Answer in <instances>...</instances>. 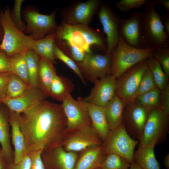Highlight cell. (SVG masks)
I'll list each match as a JSON object with an SVG mask.
<instances>
[{
	"label": "cell",
	"mask_w": 169,
	"mask_h": 169,
	"mask_svg": "<svg viewBox=\"0 0 169 169\" xmlns=\"http://www.w3.org/2000/svg\"><path fill=\"white\" fill-rule=\"evenodd\" d=\"M153 52L151 49L133 48L119 36L111 57V74L117 78L136 64L152 57Z\"/></svg>",
	"instance_id": "cell-5"
},
{
	"label": "cell",
	"mask_w": 169,
	"mask_h": 169,
	"mask_svg": "<svg viewBox=\"0 0 169 169\" xmlns=\"http://www.w3.org/2000/svg\"><path fill=\"white\" fill-rule=\"evenodd\" d=\"M80 98L87 108L92 126L104 142L110 129L103 107L84 101Z\"/></svg>",
	"instance_id": "cell-23"
},
{
	"label": "cell",
	"mask_w": 169,
	"mask_h": 169,
	"mask_svg": "<svg viewBox=\"0 0 169 169\" xmlns=\"http://www.w3.org/2000/svg\"><path fill=\"white\" fill-rule=\"evenodd\" d=\"M131 164L120 156L110 153L105 155L100 167L101 169H128Z\"/></svg>",
	"instance_id": "cell-33"
},
{
	"label": "cell",
	"mask_w": 169,
	"mask_h": 169,
	"mask_svg": "<svg viewBox=\"0 0 169 169\" xmlns=\"http://www.w3.org/2000/svg\"><path fill=\"white\" fill-rule=\"evenodd\" d=\"M142 13L134 11L126 19H121L118 26L120 36L129 46L137 49H146L141 24Z\"/></svg>",
	"instance_id": "cell-12"
},
{
	"label": "cell",
	"mask_w": 169,
	"mask_h": 169,
	"mask_svg": "<svg viewBox=\"0 0 169 169\" xmlns=\"http://www.w3.org/2000/svg\"><path fill=\"white\" fill-rule=\"evenodd\" d=\"M80 152L74 169H95L100 167L105 155L102 145L88 148Z\"/></svg>",
	"instance_id": "cell-22"
},
{
	"label": "cell",
	"mask_w": 169,
	"mask_h": 169,
	"mask_svg": "<svg viewBox=\"0 0 169 169\" xmlns=\"http://www.w3.org/2000/svg\"><path fill=\"white\" fill-rule=\"evenodd\" d=\"M79 155L78 152L65 151L62 146L41 153L46 169H74Z\"/></svg>",
	"instance_id": "cell-18"
},
{
	"label": "cell",
	"mask_w": 169,
	"mask_h": 169,
	"mask_svg": "<svg viewBox=\"0 0 169 169\" xmlns=\"http://www.w3.org/2000/svg\"><path fill=\"white\" fill-rule=\"evenodd\" d=\"M163 163L166 169H169V154L168 153L164 157Z\"/></svg>",
	"instance_id": "cell-49"
},
{
	"label": "cell",
	"mask_w": 169,
	"mask_h": 169,
	"mask_svg": "<svg viewBox=\"0 0 169 169\" xmlns=\"http://www.w3.org/2000/svg\"><path fill=\"white\" fill-rule=\"evenodd\" d=\"M101 3L100 0H89L73 4L62 11L63 21L70 24L88 26Z\"/></svg>",
	"instance_id": "cell-14"
},
{
	"label": "cell",
	"mask_w": 169,
	"mask_h": 169,
	"mask_svg": "<svg viewBox=\"0 0 169 169\" xmlns=\"http://www.w3.org/2000/svg\"><path fill=\"white\" fill-rule=\"evenodd\" d=\"M103 142L92 125L66 133L62 146L68 151L80 152L88 148L101 146Z\"/></svg>",
	"instance_id": "cell-10"
},
{
	"label": "cell",
	"mask_w": 169,
	"mask_h": 169,
	"mask_svg": "<svg viewBox=\"0 0 169 169\" xmlns=\"http://www.w3.org/2000/svg\"><path fill=\"white\" fill-rule=\"evenodd\" d=\"M26 52L17 54L10 58L9 72L19 77L29 85L25 56Z\"/></svg>",
	"instance_id": "cell-29"
},
{
	"label": "cell",
	"mask_w": 169,
	"mask_h": 169,
	"mask_svg": "<svg viewBox=\"0 0 169 169\" xmlns=\"http://www.w3.org/2000/svg\"><path fill=\"white\" fill-rule=\"evenodd\" d=\"M130 169H141L138 164L135 162L131 164Z\"/></svg>",
	"instance_id": "cell-50"
},
{
	"label": "cell",
	"mask_w": 169,
	"mask_h": 169,
	"mask_svg": "<svg viewBox=\"0 0 169 169\" xmlns=\"http://www.w3.org/2000/svg\"><path fill=\"white\" fill-rule=\"evenodd\" d=\"M125 105L120 98L115 95L103 107L110 131L122 124L123 113Z\"/></svg>",
	"instance_id": "cell-24"
},
{
	"label": "cell",
	"mask_w": 169,
	"mask_h": 169,
	"mask_svg": "<svg viewBox=\"0 0 169 169\" xmlns=\"http://www.w3.org/2000/svg\"><path fill=\"white\" fill-rule=\"evenodd\" d=\"M153 1L156 5L159 4L163 6L166 9L167 12H169V0H155Z\"/></svg>",
	"instance_id": "cell-48"
},
{
	"label": "cell",
	"mask_w": 169,
	"mask_h": 169,
	"mask_svg": "<svg viewBox=\"0 0 169 169\" xmlns=\"http://www.w3.org/2000/svg\"><path fill=\"white\" fill-rule=\"evenodd\" d=\"M160 109L166 115H169V84L167 83L161 90Z\"/></svg>",
	"instance_id": "cell-39"
},
{
	"label": "cell",
	"mask_w": 169,
	"mask_h": 169,
	"mask_svg": "<svg viewBox=\"0 0 169 169\" xmlns=\"http://www.w3.org/2000/svg\"><path fill=\"white\" fill-rule=\"evenodd\" d=\"M139 141L128 134L122 124L110 130L102 145L105 155L113 153L122 156L130 164L134 162V155Z\"/></svg>",
	"instance_id": "cell-8"
},
{
	"label": "cell",
	"mask_w": 169,
	"mask_h": 169,
	"mask_svg": "<svg viewBox=\"0 0 169 169\" xmlns=\"http://www.w3.org/2000/svg\"><path fill=\"white\" fill-rule=\"evenodd\" d=\"M95 169H101V168L100 167H98Z\"/></svg>",
	"instance_id": "cell-52"
},
{
	"label": "cell",
	"mask_w": 169,
	"mask_h": 169,
	"mask_svg": "<svg viewBox=\"0 0 169 169\" xmlns=\"http://www.w3.org/2000/svg\"><path fill=\"white\" fill-rule=\"evenodd\" d=\"M8 164L9 163L3 153L1 148H0V169H8Z\"/></svg>",
	"instance_id": "cell-47"
},
{
	"label": "cell",
	"mask_w": 169,
	"mask_h": 169,
	"mask_svg": "<svg viewBox=\"0 0 169 169\" xmlns=\"http://www.w3.org/2000/svg\"><path fill=\"white\" fill-rule=\"evenodd\" d=\"M55 42L53 33L49 34L46 48L47 59L52 62L54 64L55 62V59L54 54Z\"/></svg>",
	"instance_id": "cell-44"
},
{
	"label": "cell",
	"mask_w": 169,
	"mask_h": 169,
	"mask_svg": "<svg viewBox=\"0 0 169 169\" xmlns=\"http://www.w3.org/2000/svg\"><path fill=\"white\" fill-rule=\"evenodd\" d=\"M10 11L8 6L0 10V23L3 32L0 48L9 58L29 49L35 51L34 40L15 26L10 17Z\"/></svg>",
	"instance_id": "cell-3"
},
{
	"label": "cell",
	"mask_w": 169,
	"mask_h": 169,
	"mask_svg": "<svg viewBox=\"0 0 169 169\" xmlns=\"http://www.w3.org/2000/svg\"><path fill=\"white\" fill-rule=\"evenodd\" d=\"M125 107L122 123L131 137L139 140L150 110L134 101L126 104Z\"/></svg>",
	"instance_id": "cell-16"
},
{
	"label": "cell",
	"mask_w": 169,
	"mask_h": 169,
	"mask_svg": "<svg viewBox=\"0 0 169 169\" xmlns=\"http://www.w3.org/2000/svg\"><path fill=\"white\" fill-rule=\"evenodd\" d=\"M62 102L61 105L67 119L66 133L92 125L87 108L80 97L76 100L70 95Z\"/></svg>",
	"instance_id": "cell-13"
},
{
	"label": "cell",
	"mask_w": 169,
	"mask_h": 169,
	"mask_svg": "<svg viewBox=\"0 0 169 169\" xmlns=\"http://www.w3.org/2000/svg\"><path fill=\"white\" fill-rule=\"evenodd\" d=\"M147 0H121L115 3L118 9L123 12H128L133 9H138L144 5Z\"/></svg>",
	"instance_id": "cell-38"
},
{
	"label": "cell",
	"mask_w": 169,
	"mask_h": 169,
	"mask_svg": "<svg viewBox=\"0 0 169 169\" xmlns=\"http://www.w3.org/2000/svg\"><path fill=\"white\" fill-rule=\"evenodd\" d=\"M154 143L139 146L134 155V162L141 169H160L159 162L155 157Z\"/></svg>",
	"instance_id": "cell-26"
},
{
	"label": "cell",
	"mask_w": 169,
	"mask_h": 169,
	"mask_svg": "<svg viewBox=\"0 0 169 169\" xmlns=\"http://www.w3.org/2000/svg\"><path fill=\"white\" fill-rule=\"evenodd\" d=\"M25 56L29 84L31 87L39 88L38 74L40 57L32 49L27 50Z\"/></svg>",
	"instance_id": "cell-28"
},
{
	"label": "cell",
	"mask_w": 169,
	"mask_h": 169,
	"mask_svg": "<svg viewBox=\"0 0 169 169\" xmlns=\"http://www.w3.org/2000/svg\"><path fill=\"white\" fill-rule=\"evenodd\" d=\"M53 33L56 44L65 43L74 46L87 54L92 53L91 47L93 45L106 53V37L100 31L88 26L70 24L62 21Z\"/></svg>",
	"instance_id": "cell-2"
},
{
	"label": "cell",
	"mask_w": 169,
	"mask_h": 169,
	"mask_svg": "<svg viewBox=\"0 0 169 169\" xmlns=\"http://www.w3.org/2000/svg\"><path fill=\"white\" fill-rule=\"evenodd\" d=\"M19 123L27 153L63 146L67 119L61 104L44 100L21 114Z\"/></svg>",
	"instance_id": "cell-1"
},
{
	"label": "cell",
	"mask_w": 169,
	"mask_h": 169,
	"mask_svg": "<svg viewBox=\"0 0 169 169\" xmlns=\"http://www.w3.org/2000/svg\"><path fill=\"white\" fill-rule=\"evenodd\" d=\"M23 0H15L14 1L10 15L11 20L15 26L19 30L24 32L26 27L25 23L21 17V7Z\"/></svg>",
	"instance_id": "cell-36"
},
{
	"label": "cell",
	"mask_w": 169,
	"mask_h": 169,
	"mask_svg": "<svg viewBox=\"0 0 169 169\" xmlns=\"http://www.w3.org/2000/svg\"><path fill=\"white\" fill-rule=\"evenodd\" d=\"M31 86L19 77L12 73L7 85L5 99L16 97Z\"/></svg>",
	"instance_id": "cell-31"
},
{
	"label": "cell",
	"mask_w": 169,
	"mask_h": 169,
	"mask_svg": "<svg viewBox=\"0 0 169 169\" xmlns=\"http://www.w3.org/2000/svg\"><path fill=\"white\" fill-rule=\"evenodd\" d=\"M54 54L55 59H58L65 64L75 73L84 84H86L85 79L77 66L76 63L71 58L64 54L56 46L55 43Z\"/></svg>",
	"instance_id": "cell-34"
},
{
	"label": "cell",
	"mask_w": 169,
	"mask_h": 169,
	"mask_svg": "<svg viewBox=\"0 0 169 169\" xmlns=\"http://www.w3.org/2000/svg\"><path fill=\"white\" fill-rule=\"evenodd\" d=\"M10 66V58L5 52L0 48V73L9 72Z\"/></svg>",
	"instance_id": "cell-45"
},
{
	"label": "cell",
	"mask_w": 169,
	"mask_h": 169,
	"mask_svg": "<svg viewBox=\"0 0 169 169\" xmlns=\"http://www.w3.org/2000/svg\"><path fill=\"white\" fill-rule=\"evenodd\" d=\"M148 68L147 59L136 64L116 79L115 95L126 104L133 101L141 78Z\"/></svg>",
	"instance_id": "cell-9"
},
{
	"label": "cell",
	"mask_w": 169,
	"mask_h": 169,
	"mask_svg": "<svg viewBox=\"0 0 169 169\" xmlns=\"http://www.w3.org/2000/svg\"><path fill=\"white\" fill-rule=\"evenodd\" d=\"M41 150L28 152L31 159V165L30 169H46L43 162Z\"/></svg>",
	"instance_id": "cell-40"
},
{
	"label": "cell",
	"mask_w": 169,
	"mask_h": 169,
	"mask_svg": "<svg viewBox=\"0 0 169 169\" xmlns=\"http://www.w3.org/2000/svg\"><path fill=\"white\" fill-rule=\"evenodd\" d=\"M20 114L10 110L9 123L11 127V137L14 148V164L19 162L27 153L24 137L19 125Z\"/></svg>",
	"instance_id": "cell-20"
},
{
	"label": "cell",
	"mask_w": 169,
	"mask_h": 169,
	"mask_svg": "<svg viewBox=\"0 0 169 169\" xmlns=\"http://www.w3.org/2000/svg\"><path fill=\"white\" fill-rule=\"evenodd\" d=\"M156 87H157L151 73L148 68L141 78L133 101L138 96Z\"/></svg>",
	"instance_id": "cell-35"
},
{
	"label": "cell",
	"mask_w": 169,
	"mask_h": 169,
	"mask_svg": "<svg viewBox=\"0 0 169 169\" xmlns=\"http://www.w3.org/2000/svg\"><path fill=\"white\" fill-rule=\"evenodd\" d=\"M58 9L50 14L40 13L33 6H27L22 12L23 17L25 23L24 33L33 40L42 38L53 33L57 25L55 18Z\"/></svg>",
	"instance_id": "cell-6"
},
{
	"label": "cell",
	"mask_w": 169,
	"mask_h": 169,
	"mask_svg": "<svg viewBox=\"0 0 169 169\" xmlns=\"http://www.w3.org/2000/svg\"><path fill=\"white\" fill-rule=\"evenodd\" d=\"M3 35V30L1 24L0 23V43L2 41Z\"/></svg>",
	"instance_id": "cell-51"
},
{
	"label": "cell",
	"mask_w": 169,
	"mask_h": 169,
	"mask_svg": "<svg viewBox=\"0 0 169 169\" xmlns=\"http://www.w3.org/2000/svg\"><path fill=\"white\" fill-rule=\"evenodd\" d=\"M11 74L10 72L0 73V103L6 97L7 87Z\"/></svg>",
	"instance_id": "cell-42"
},
{
	"label": "cell",
	"mask_w": 169,
	"mask_h": 169,
	"mask_svg": "<svg viewBox=\"0 0 169 169\" xmlns=\"http://www.w3.org/2000/svg\"><path fill=\"white\" fill-rule=\"evenodd\" d=\"M147 63L157 87L162 90L167 83V76L158 62L152 57L147 59Z\"/></svg>",
	"instance_id": "cell-32"
},
{
	"label": "cell",
	"mask_w": 169,
	"mask_h": 169,
	"mask_svg": "<svg viewBox=\"0 0 169 169\" xmlns=\"http://www.w3.org/2000/svg\"><path fill=\"white\" fill-rule=\"evenodd\" d=\"M84 78L91 83L111 74V58L106 54L86 53L83 59L76 63Z\"/></svg>",
	"instance_id": "cell-11"
},
{
	"label": "cell",
	"mask_w": 169,
	"mask_h": 169,
	"mask_svg": "<svg viewBox=\"0 0 169 169\" xmlns=\"http://www.w3.org/2000/svg\"><path fill=\"white\" fill-rule=\"evenodd\" d=\"M31 159L30 154L27 153L23 158L18 163L8 164V169H30Z\"/></svg>",
	"instance_id": "cell-43"
},
{
	"label": "cell",
	"mask_w": 169,
	"mask_h": 169,
	"mask_svg": "<svg viewBox=\"0 0 169 169\" xmlns=\"http://www.w3.org/2000/svg\"><path fill=\"white\" fill-rule=\"evenodd\" d=\"M116 78L110 74L95 81L88 96L82 98L85 102L104 107L115 95Z\"/></svg>",
	"instance_id": "cell-17"
},
{
	"label": "cell",
	"mask_w": 169,
	"mask_h": 169,
	"mask_svg": "<svg viewBox=\"0 0 169 169\" xmlns=\"http://www.w3.org/2000/svg\"><path fill=\"white\" fill-rule=\"evenodd\" d=\"M153 1L147 0L142 13L141 24L146 47L154 50L169 47V38L165 32L160 15Z\"/></svg>",
	"instance_id": "cell-4"
},
{
	"label": "cell",
	"mask_w": 169,
	"mask_h": 169,
	"mask_svg": "<svg viewBox=\"0 0 169 169\" xmlns=\"http://www.w3.org/2000/svg\"><path fill=\"white\" fill-rule=\"evenodd\" d=\"M53 64L47 59H40L38 74L39 88L45 97L49 96L52 82L57 74Z\"/></svg>",
	"instance_id": "cell-25"
},
{
	"label": "cell",
	"mask_w": 169,
	"mask_h": 169,
	"mask_svg": "<svg viewBox=\"0 0 169 169\" xmlns=\"http://www.w3.org/2000/svg\"><path fill=\"white\" fill-rule=\"evenodd\" d=\"M49 38V34L42 38L34 40L36 46L35 52L40 58L47 59L46 48Z\"/></svg>",
	"instance_id": "cell-41"
},
{
	"label": "cell",
	"mask_w": 169,
	"mask_h": 169,
	"mask_svg": "<svg viewBox=\"0 0 169 169\" xmlns=\"http://www.w3.org/2000/svg\"><path fill=\"white\" fill-rule=\"evenodd\" d=\"M46 97L39 88L30 87L20 95L12 99H5L1 103L10 110L21 114L28 110Z\"/></svg>",
	"instance_id": "cell-19"
},
{
	"label": "cell",
	"mask_w": 169,
	"mask_h": 169,
	"mask_svg": "<svg viewBox=\"0 0 169 169\" xmlns=\"http://www.w3.org/2000/svg\"><path fill=\"white\" fill-rule=\"evenodd\" d=\"M161 93V90L156 87L138 96L133 101L149 110L160 108Z\"/></svg>",
	"instance_id": "cell-30"
},
{
	"label": "cell",
	"mask_w": 169,
	"mask_h": 169,
	"mask_svg": "<svg viewBox=\"0 0 169 169\" xmlns=\"http://www.w3.org/2000/svg\"><path fill=\"white\" fill-rule=\"evenodd\" d=\"M74 87V85L71 79L57 74L52 82L49 96L54 100L62 102L70 95Z\"/></svg>",
	"instance_id": "cell-27"
},
{
	"label": "cell",
	"mask_w": 169,
	"mask_h": 169,
	"mask_svg": "<svg viewBox=\"0 0 169 169\" xmlns=\"http://www.w3.org/2000/svg\"><path fill=\"white\" fill-rule=\"evenodd\" d=\"M160 18L165 32L169 37V12L163 15H160Z\"/></svg>",
	"instance_id": "cell-46"
},
{
	"label": "cell",
	"mask_w": 169,
	"mask_h": 169,
	"mask_svg": "<svg viewBox=\"0 0 169 169\" xmlns=\"http://www.w3.org/2000/svg\"><path fill=\"white\" fill-rule=\"evenodd\" d=\"M98 14L99 21L106 36L107 49L105 54L111 57L119 38L118 28L121 18L106 2L101 3Z\"/></svg>",
	"instance_id": "cell-15"
},
{
	"label": "cell",
	"mask_w": 169,
	"mask_h": 169,
	"mask_svg": "<svg viewBox=\"0 0 169 169\" xmlns=\"http://www.w3.org/2000/svg\"><path fill=\"white\" fill-rule=\"evenodd\" d=\"M152 57L158 62L168 77L169 76V47L153 50Z\"/></svg>",
	"instance_id": "cell-37"
},
{
	"label": "cell",
	"mask_w": 169,
	"mask_h": 169,
	"mask_svg": "<svg viewBox=\"0 0 169 169\" xmlns=\"http://www.w3.org/2000/svg\"><path fill=\"white\" fill-rule=\"evenodd\" d=\"M9 116V109L5 105H0V144L8 161L12 163H13L14 153L10 141Z\"/></svg>",
	"instance_id": "cell-21"
},
{
	"label": "cell",
	"mask_w": 169,
	"mask_h": 169,
	"mask_svg": "<svg viewBox=\"0 0 169 169\" xmlns=\"http://www.w3.org/2000/svg\"><path fill=\"white\" fill-rule=\"evenodd\" d=\"M169 130V116L159 108L150 110L138 140L139 146L153 143L156 145L163 142Z\"/></svg>",
	"instance_id": "cell-7"
}]
</instances>
